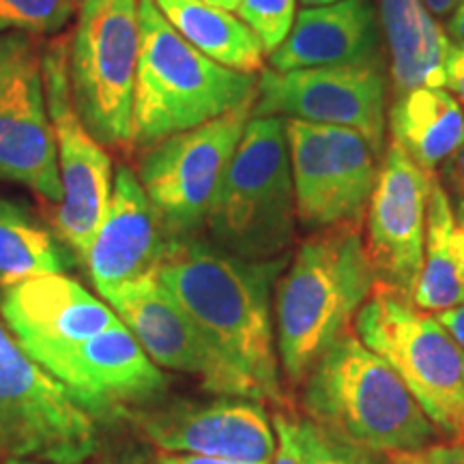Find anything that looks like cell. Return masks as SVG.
<instances>
[{"instance_id": "35", "label": "cell", "mask_w": 464, "mask_h": 464, "mask_svg": "<svg viewBox=\"0 0 464 464\" xmlns=\"http://www.w3.org/2000/svg\"><path fill=\"white\" fill-rule=\"evenodd\" d=\"M462 3L464 0H423L426 9L430 11L434 17H451Z\"/></svg>"}, {"instance_id": "16", "label": "cell", "mask_w": 464, "mask_h": 464, "mask_svg": "<svg viewBox=\"0 0 464 464\" xmlns=\"http://www.w3.org/2000/svg\"><path fill=\"white\" fill-rule=\"evenodd\" d=\"M430 174L392 140L368 205L365 254L374 277L411 299L423 266Z\"/></svg>"}, {"instance_id": "29", "label": "cell", "mask_w": 464, "mask_h": 464, "mask_svg": "<svg viewBox=\"0 0 464 464\" xmlns=\"http://www.w3.org/2000/svg\"><path fill=\"white\" fill-rule=\"evenodd\" d=\"M445 86L464 106V44H451L445 61Z\"/></svg>"}, {"instance_id": "19", "label": "cell", "mask_w": 464, "mask_h": 464, "mask_svg": "<svg viewBox=\"0 0 464 464\" xmlns=\"http://www.w3.org/2000/svg\"><path fill=\"white\" fill-rule=\"evenodd\" d=\"M168 241L138 174L121 166L112 198L84 256L92 286L102 297L112 290L158 276Z\"/></svg>"}, {"instance_id": "18", "label": "cell", "mask_w": 464, "mask_h": 464, "mask_svg": "<svg viewBox=\"0 0 464 464\" xmlns=\"http://www.w3.org/2000/svg\"><path fill=\"white\" fill-rule=\"evenodd\" d=\"M0 314L17 344L42 368L121 323L112 307L65 274L37 276L5 288Z\"/></svg>"}, {"instance_id": "33", "label": "cell", "mask_w": 464, "mask_h": 464, "mask_svg": "<svg viewBox=\"0 0 464 464\" xmlns=\"http://www.w3.org/2000/svg\"><path fill=\"white\" fill-rule=\"evenodd\" d=\"M153 464H249V462H237V460H224V458H208V456H196V454H160L155 456Z\"/></svg>"}, {"instance_id": "36", "label": "cell", "mask_w": 464, "mask_h": 464, "mask_svg": "<svg viewBox=\"0 0 464 464\" xmlns=\"http://www.w3.org/2000/svg\"><path fill=\"white\" fill-rule=\"evenodd\" d=\"M448 33L456 39V44H464V3L456 9V14L450 17Z\"/></svg>"}, {"instance_id": "39", "label": "cell", "mask_w": 464, "mask_h": 464, "mask_svg": "<svg viewBox=\"0 0 464 464\" xmlns=\"http://www.w3.org/2000/svg\"><path fill=\"white\" fill-rule=\"evenodd\" d=\"M202 3L211 5V7L226 9V11H230V14H235L237 7H239V0H202Z\"/></svg>"}, {"instance_id": "15", "label": "cell", "mask_w": 464, "mask_h": 464, "mask_svg": "<svg viewBox=\"0 0 464 464\" xmlns=\"http://www.w3.org/2000/svg\"><path fill=\"white\" fill-rule=\"evenodd\" d=\"M127 421L168 454H196L224 460L271 464L276 437L256 400L219 396L208 402L150 404Z\"/></svg>"}, {"instance_id": "13", "label": "cell", "mask_w": 464, "mask_h": 464, "mask_svg": "<svg viewBox=\"0 0 464 464\" xmlns=\"http://www.w3.org/2000/svg\"><path fill=\"white\" fill-rule=\"evenodd\" d=\"M387 82L382 65L316 67L276 72L258 78L252 116H282L359 131L376 149L385 136Z\"/></svg>"}, {"instance_id": "22", "label": "cell", "mask_w": 464, "mask_h": 464, "mask_svg": "<svg viewBox=\"0 0 464 464\" xmlns=\"http://www.w3.org/2000/svg\"><path fill=\"white\" fill-rule=\"evenodd\" d=\"M464 301V198L451 207L437 172L430 174L423 266L413 304L423 312L451 310Z\"/></svg>"}, {"instance_id": "12", "label": "cell", "mask_w": 464, "mask_h": 464, "mask_svg": "<svg viewBox=\"0 0 464 464\" xmlns=\"http://www.w3.org/2000/svg\"><path fill=\"white\" fill-rule=\"evenodd\" d=\"M0 181L26 185L54 207L63 200L42 54L20 33L0 34Z\"/></svg>"}, {"instance_id": "26", "label": "cell", "mask_w": 464, "mask_h": 464, "mask_svg": "<svg viewBox=\"0 0 464 464\" xmlns=\"http://www.w3.org/2000/svg\"><path fill=\"white\" fill-rule=\"evenodd\" d=\"M288 420L299 464H379V454L335 437L314 421Z\"/></svg>"}, {"instance_id": "30", "label": "cell", "mask_w": 464, "mask_h": 464, "mask_svg": "<svg viewBox=\"0 0 464 464\" xmlns=\"http://www.w3.org/2000/svg\"><path fill=\"white\" fill-rule=\"evenodd\" d=\"M276 430H277V451L274 464H299L297 451H295L293 434H290V420L284 415L276 417Z\"/></svg>"}, {"instance_id": "3", "label": "cell", "mask_w": 464, "mask_h": 464, "mask_svg": "<svg viewBox=\"0 0 464 464\" xmlns=\"http://www.w3.org/2000/svg\"><path fill=\"white\" fill-rule=\"evenodd\" d=\"M140 56L133 95V147L200 127L256 102L258 78L228 69L189 45L155 5L140 0Z\"/></svg>"}, {"instance_id": "41", "label": "cell", "mask_w": 464, "mask_h": 464, "mask_svg": "<svg viewBox=\"0 0 464 464\" xmlns=\"http://www.w3.org/2000/svg\"><path fill=\"white\" fill-rule=\"evenodd\" d=\"M0 464H42V462H31V460H3Z\"/></svg>"}, {"instance_id": "8", "label": "cell", "mask_w": 464, "mask_h": 464, "mask_svg": "<svg viewBox=\"0 0 464 464\" xmlns=\"http://www.w3.org/2000/svg\"><path fill=\"white\" fill-rule=\"evenodd\" d=\"M97 448L95 420L0 321V458L84 464Z\"/></svg>"}, {"instance_id": "10", "label": "cell", "mask_w": 464, "mask_h": 464, "mask_svg": "<svg viewBox=\"0 0 464 464\" xmlns=\"http://www.w3.org/2000/svg\"><path fill=\"white\" fill-rule=\"evenodd\" d=\"M42 67L63 183V200L54 211V228L75 256L84 260L112 198V160L103 150V144L91 136L75 110L69 82V42L65 37L45 45Z\"/></svg>"}, {"instance_id": "6", "label": "cell", "mask_w": 464, "mask_h": 464, "mask_svg": "<svg viewBox=\"0 0 464 464\" xmlns=\"http://www.w3.org/2000/svg\"><path fill=\"white\" fill-rule=\"evenodd\" d=\"M355 332L400 376L434 426L464 434V348L437 318L376 282L357 312Z\"/></svg>"}, {"instance_id": "21", "label": "cell", "mask_w": 464, "mask_h": 464, "mask_svg": "<svg viewBox=\"0 0 464 464\" xmlns=\"http://www.w3.org/2000/svg\"><path fill=\"white\" fill-rule=\"evenodd\" d=\"M381 26L398 95L421 86L443 89L451 42L423 0H381Z\"/></svg>"}, {"instance_id": "34", "label": "cell", "mask_w": 464, "mask_h": 464, "mask_svg": "<svg viewBox=\"0 0 464 464\" xmlns=\"http://www.w3.org/2000/svg\"><path fill=\"white\" fill-rule=\"evenodd\" d=\"M379 464H426V454L421 450H400L381 454Z\"/></svg>"}, {"instance_id": "40", "label": "cell", "mask_w": 464, "mask_h": 464, "mask_svg": "<svg viewBox=\"0 0 464 464\" xmlns=\"http://www.w3.org/2000/svg\"><path fill=\"white\" fill-rule=\"evenodd\" d=\"M301 3H304L305 7H324V5L340 3V0H301Z\"/></svg>"}, {"instance_id": "7", "label": "cell", "mask_w": 464, "mask_h": 464, "mask_svg": "<svg viewBox=\"0 0 464 464\" xmlns=\"http://www.w3.org/2000/svg\"><path fill=\"white\" fill-rule=\"evenodd\" d=\"M140 0H78L69 42V82L80 119L97 142L133 147V95L140 56Z\"/></svg>"}, {"instance_id": "1", "label": "cell", "mask_w": 464, "mask_h": 464, "mask_svg": "<svg viewBox=\"0 0 464 464\" xmlns=\"http://www.w3.org/2000/svg\"><path fill=\"white\" fill-rule=\"evenodd\" d=\"M284 266L286 256L246 260L194 237L168 241L158 271L208 348L269 402H282L271 288Z\"/></svg>"}, {"instance_id": "17", "label": "cell", "mask_w": 464, "mask_h": 464, "mask_svg": "<svg viewBox=\"0 0 464 464\" xmlns=\"http://www.w3.org/2000/svg\"><path fill=\"white\" fill-rule=\"evenodd\" d=\"M103 299L119 312L121 321L155 365L198 376L205 390L218 396L247 398L258 402L252 385L208 348L205 338L158 280V276L116 288Z\"/></svg>"}, {"instance_id": "14", "label": "cell", "mask_w": 464, "mask_h": 464, "mask_svg": "<svg viewBox=\"0 0 464 464\" xmlns=\"http://www.w3.org/2000/svg\"><path fill=\"white\" fill-rule=\"evenodd\" d=\"M44 370L92 420H127L166 393V376L123 321L63 353Z\"/></svg>"}, {"instance_id": "25", "label": "cell", "mask_w": 464, "mask_h": 464, "mask_svg": "<svg viewBox=\"0 0 464 464\" xmlns=\"http://www.w3.org/2000/svg\"><path fill=\"white\" fill-rule=\"evenodd\" d=\"M75 254L17 202L0 198V290L37 276L67 274Z\"/></svg>"}, {"instance_id": "27", "label": "cell", "mask_w": 464, "mask_h": 464, "mask_svg": "<svg viewBox=\"0 0 464 464\" xmlns=\"http://www.w3.org/2000/svg\"><path fill=\"white\" fill-rule=\"evenodd\" d=\"M75 9L78 0H0V34L56 33Z\"/></svg>"}, {"instance_id": "24", "label": "cell", "mask_w": 464, "mask_h": 464, "mask_svg": "<svg viewBox=\"0 0 464 464\" xmlns=\"http://www.w3.org/2000/svg\"><path fill=\"white\" fill-rule=\"evenodd\" d=\"M168 24L207 58L235 72L263 69L265 48L241 17L202 0H155Z\"/></svg>"}, {"instance_id": "23", "label": "cell", "mask_w": 464, "mask_h": 464, "mask_svg": "<svg viewBox=\"0 0 464 464\" xmlns=\"http://www.w3.org/2000/svg\"><path fill=\"white\" fill-rule=\"evenodd\" d=\"M390 130L393 140L423 172H437L464 144V110L445 89L421 86L396 97Z\"/></svg>"}, {"instance_id": "32", "label": "cell", "mask_w": 464, "mask_h": 464, "mask_svg": "<svg viewBox=\"0 0 464 464\" xmlns=\"http://www.w3.org/2000/svg\"><path fill=\"white\" fill-rule=\"evenodd\" d=\"M437 321L443 324L451 338L464 348V301L462 304H458L456 307H451V310L439 312Z\"/></svg>"}, {"instance_id": "28", "label": "cell", "mask_w": 464, "mask_h": 464, "mask_svg": "<svg viewBox=\"0 0 464 464\" xmlns=\"http://www.w3.org/2000/svg\"><path fill=\"white\" fill-rule=\"evenodd\" d=\"M297 0H239L237 14L252 28L266 54L276 52L288 37L297 17Z\"/></svg>"}, {"instance_id": "4", "label": "cell", "mask_w": 464, "mask_h": 464, "mask_svg": "<svg viewBox=\"0 0 464 464\" xmlns=\"http://www.w3.org/2000/svg\"><path fill=\"white\" fill-rule=\"evenodd\" d=\"M310 421L374 454L421 450L434 437L413 393L362 340L342 334L305 376Z\"/></svg>"}, {"instance_id": "9", "label": "cell", "mask_w": 464, "mask_h": 464, "mask_svg": "<svg viewBox=\"0 0 464 464\" xmlns=\"http://www.w3.org/2000/svg\"><path fill=\"white\" fill-rule=\"evenodd\" d=\"M254 103L174 133L149 149L138 179L166 241L194 239L205 228L226 166L239 147Z\"/></svg>"}, {"instance_id": "20", "label": "cell", "mask_w": 464, "mask_h": 464, "mask_svg": "<svg viewBox=\"0 0 464 464\" xmlns=\"http://www.w3.org/2000/svg\"><path fill=\"white\" fill-rule=\"evenodd\" d=\"M276 72L381 65V33L368 0L301 9L288 37L269 54Z\"/></svg>"}, {"instance_id": "31", "label": "cell", "mask_w": 464, "mask_h": 464, "mask_svg": "<svg viewBox=\"0 0 464 464\" xmlns=\"http://www.w3.org/2000/svg\"><path fill=\"white\" fill-rule=\"evenodd\" d=\"M426 464H464V440L428 450Z\"/></svg>"}, {"instance_id": "2", "label": "cell", "mask_w": 464, "mask_h": 464, "mask_svg": "<svg viewBox=\"0 0 464 464\" xmlns=\"http://www.w3.org/2000/svg\"><path fill=\"white\" fill-rule=\"evenodd\" d=\"M374 284L359 224L323 228L299 247L276 297L277 357L293 385L346 334Z\"/></svg>"}, {"instance_id": "42", "label": "cell", "mask_w": 464, "mask_h": 464, "mask_svg": "<svg viewBox=\"0 0 464 464\" xmlns=\"http://www.w3.org/2000/svg\"><path fill=\"white\" fill-rule=\"evenodd\" d=\"M0 462H3V458H0Z\"/></svg>"}, {"instance_id": "38", "label": "cell", "mask_w": 464, "mask_h": 464, "mask_svg": "<svg viewBox=\"0 0 464 464\" xmlns=\"http://www.w3.org/2000/svg\"><path fill=\"white\" fill-rule=\"evenodd\" d=\"M97 464H149V462H144L142 458H138V456L116 454V456H108V458H103V460H100ZM150 464H153V462H150Z\"/></svg>"}, {"instance_id": "37", "label": "cell", "mask_w": 464, "mask_h": 464, "mask_svg": "<svg viewBox=\"0 0 464 464\" xmlns=\"http://www.w3.org/2000/svg\"><path fill=\"white\" fill-rule=\"evenodd\" d=\"M451 181L460 191H464V144L456 150L454 164H451Z\"/></svg>"}, {"instance_id": "11", "label": "cell", "mask_w": 464, "mask_h": 464, "mask_svg": "<svg viewBox=\"0 0 464 464\" xmlns=\"http://www.w3.org/2000/svg\"><path fill=\"white\" fill-rule=\"evenodd\" d=\"M297 218L307 228L359 224L379 181L381 150L359 131L288 119Z\"/></svg>"}, {"instance_id": "5", "label": "cell", "mask_w": 464, "mask_h": 464, "mask_svg": "<svg viewBox=\"0 0 464 464\" xmlns=\"http://www.w3.org/2000/svg\"><path fill=\"white\" fill-rule=\"evenodd\" d=\"M293 170L286 119H249L226 166L205 228L213 246L246 260L286 256L295 237Z\"/></svg>"}]
</instances>
